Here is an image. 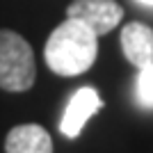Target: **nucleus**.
Here are the masks:
<instances>
[{
  "label": "nucleus",
  "instance_id": "1",
  "mask_svg": "<svg viewBox=\"0 0 153 153\" xmlns=\"http://www.w3.org/2000/svg\"><path fill=\"white\" fill-rule=\"evenodd\" d=\"M91 27L78 19H66L51 32L46 41L44 57L53 73L57 76H80L96 62L98 41Z\"/></svg>",
  "mask_w": 153,
  "mask_h": 153
},
{
  "label": "nucleus",
  "instance_id": "2",
  "mask_svg": "<svg viewBox=\"0 0 153 153\" xmlns=\"http://www.w3.org/2000/svg\"><path fill=\"white\" fill-rule=\"evenodd\" d=\"M34 78L37 66L30 44L12 30H0V89L27 91Z\"/></svg>",
  "mask_w": 153,
  "mask_h": 153
},
{
  "label": "nucleus",
  "instance_id": "3",
  "mask_svg": "<svg viewBox=\"0 0 153 153\" xmlns=\"http://www.w3.org/2000/svg\"><path fill=\"white\" fill-rule=\"evenodd\" d=\"M69 19L82 21L96 37L114 30L123 19V9L114 0H73L66 7Z\"/></svg>",
  "mask_w": 153,
  "mask_h": 153
},
{
  "label": "nucleus",
  "instance_id": "4",
  "mask_svg": "<svg viewBox=\"0 0 153 153\" xmlns=\"http://www.w3.org/2000/svg\"><path fill=\"white\" fill-rule=\"evenodd\" d=\"M101 108H103V101H101V96H98V91L94 87H80L76 94L71 96L69 105L64 110L59 130L66 137H78L80 130L85 128V123L89 121Z\"/></svg>",
  "mask_w": 153,
  "mask_h": 153
},
{
  "label": "nucleus",
  "instance_id": "5",
  "mask_svg": "<svg viewBox=\"0 0 153 153\" xmlns=\"http://www.w3.org/2000/svg\"><path fill=\"white\" fill-rule=\"evenodd\" d=\"M5 153H53V140L46 128L37 123H21L7 133Z\"/></svg>",
  "mask_w": 153,
  "mask_h": 153
},
{
  "label": "nucleus",
  "instance_id": "6",
  "mask_svg": "<svg viewBox=\"0 0 153 153\" xmlns=\"http://www.w3.org/2000/svg\"><path fill=\"white\" fill-rule=\"evenodd\" d=\"M121 48L130 64L137 69L153 64V30L144 23H128L121 30Z\"/></svg>",
  "mask_w": 153,
  "mask_h": 153
},
{
  "label": "nucleus",
  "instance_id": "7",
  "mask_svg": "<svg viewBox=\"0 0 153 153\" xmlns=\"http://www.w3.org/2000/svg\"><path fill=\"white\" fill-rule=\"evenodd\" d=\"M137 98L142 105L153 108V64L142 66L137 76Z\"/></svg>",
  "mask_w": 153,
  "mask_h": 153
},
{
  "label": "nucleus",
  "instance_id": "8",
  "mask_svg": "<svg viewBox=\"0 0 153 153\" xmlns=\"http://www.w3.org/2000/svg\"><path fill=\"white\" fill-rule=\"evenodd\" d=\"M140 2H142V5H151L153 7V0H140Z\"/></svg>",
  "mask_w": 153,
  "mask_h": 153
}]
</instances>
